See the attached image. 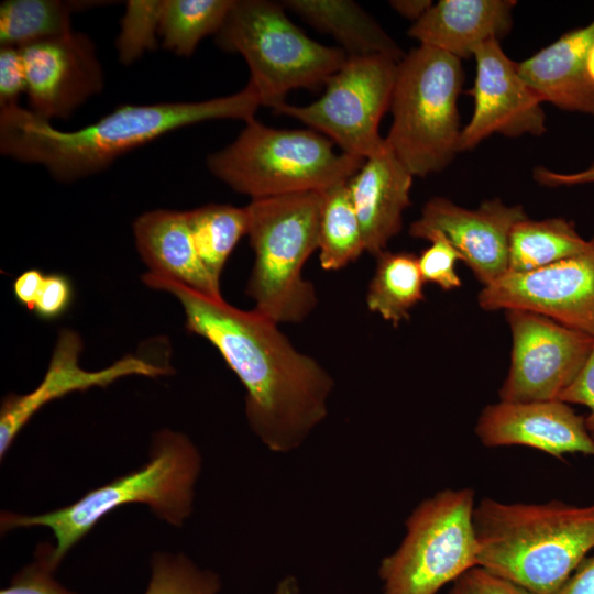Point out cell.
I'll use <instances>...</instances> for the list:
<instances>
[{"label":"cell","mask_w":594,"mask_h":594,"mask_svg":"<svg viewBox=\"0 0 594 594\" xmlns=\"http://www.w3.org/2000/svg\"><path fill=\"white\" fill-rule=\"evenodd\" d=\"M143 282L172 294L184 309L187 330L222 355L245 388L249 426L268 450L298 449L324 420L333 378L298 351L276 322L163 276L146 273Z\"/></svg>","instance_id":"obj_1"},{"label":"cell","mask_w":594,"mask_h":594,"mask_svg":"<svg viewBox=\"0 0 594 594\" xmlns=\"http://www.w3.org/2000/svg\"><path fill=\"white\" fill-rule=\"evenodd\" d=\"M260 107L258 95L248 82L238 92L201 101L122 105L89 125L64 131L18 105L0 109V152L70 183L105 170L169 132L211 120L245 123Z\"/></svg>","instance_id":"obj_2"},{"label":"cell","mask_w":594,"mask_h":594,"mask_svg":"<svg viewBox=\"0 0 594 594\" xmlns=\"http://www.w3.org/2000/svg\"><path fill=\"white\" fill-rule=\"evenodd\" d=\"M477 566L534 594H556L594 549V504H475Z\"/></svg>","instance_id":"obj_3"},{"label":"cell","mask_w":594,"mask_h":594,"mask_svg":"<svg viewBox=\"0 0 594 594\" xmlns=\"http://www.w3.org/2000/svg\"><path fill=\"white\" fill-rule=\"evenodd\" d=\"M201 457L185 435L161 430L152 443L150 460L138 470L87 492L75 503L38 515L3 512L2 532L16 528L52 530L48 562L55 570L68 551L107 514L129 504H145L162 520L180 527L190 516Z\"/></svg>","instance_id":"obj_4"},{"label":"cell","mask_w":594,"mask_h":594,"mask_svg":"<svg viewBox=\"0 0 594 594\" xmlns=\"http://www.w3.org/2000/svg\"><path fill=\"white\" fill-rule=\"evenodd\" d=\"M321 206L322 191L252 199L246 206L254 264L245 293L254 310L277 324L302 322L317 306L302 268L319 249Z\"/></svg>","instance_id":"obj_5"},{"label":"cell","mask_w":594,"mask_h":594,"mask_svg":"<svg viewBox=\"0 0 594 594\" xmlns=\"http://www.w3.org/2000/svg\"><path fill=\"white\" fill-rule=\"evenodd\" d=\"M311 129H276L255 118L237 139L207 156L209 172L252 199L324 189L349 180L364 158L338 153Z\"/></svg>","instance_id":"obj_6"},{"label":"cell","mask_w":594,"mask_h":594,"mask_svg":"<svg viewBox=\"0 0 594 594\" xmlns=\"http://www.w3.org/2000/svg\"><path fill=\"white\" fill-rule=\"evenodd\" d=\"M461 59L419 45L398 62L387 148L414 177L440 173L461 152Z\"/></svg>","instance_id":"obj_7"},{"label":"cell","mask_w":594,"mask_h":594,"mask_svg":"<svg viewBox=\"0 0 594 594\" xmlns=\"http://www.w3.org/2000/svg\"><path fill=\"white\" fill-rule=\"evenodd\" d=\"M286 11L280 1L234 0L215 35L221 50L242 55L261 106L272 109L294 89L326 84L348 58L340 47L310 38Z\"/></svg>","instance_id":"obj_8"},{"label":"cell","mask_w":594,"mask_h":594,"mask_svg":"<svg viewBox=\"0 0 594 594\" xmlns=\"http://www.w3.org/2000/svg\"><path fill=\"white\" fill-rule=\"evenodd\" d=\"M473 490L447 488L424 499L406 520L398 548L378 574L383 594H436L477 566Z\"/></svg>","instance_id":"obj_9"},{"label":"cell","mask_w":594,"mask_h":594,"mask_svg":"<svg viewBox=\"0 0 594 594\" xmlns=\"http://www.w3.org/2000/svg\"><path fill=\"white\" fill-rule=\"evenodd\" d=\"M398 62L383 55L348 56L326 81L324 94L307 106L283 103L276 113L295 118L364 160L387 151L380 122L391 108Z\"/></svg>","instance_id":"obj_10"},{"label":"cell","mask_w":594,"mask_h":594,"mask_svg":"<svg viewBox=\"0 0 594 594\" xmlns=\"http://www.w3.org/2000/svg\"><path fill=\"white\" fill-rule=\"evenodd\" d=\"M505 314L513 346L499 400L558 399L590 355L594 336L528 310Z\"/></svg>","instance_id":"obj_11"},{"label":"cell","mask_w":594,"mask_h":594,"mask_svg":"<svg viewBox=\"0 0 594 594\" xmlns=\"http://www.w3.org/2000/svg\"><path fill=\"white\" fill-rule=\"evenodd\" d=\"M477 301L484 310H528L594 336V234L578 255L530 272H507L483 286Z\"/></svg>","instance_id":"obj_12"},{"label":"cell","mask_w":594,"mask_h":594,"mask_svg":"<svg viewBox=\"0 0 594 594\" xmlns=\"http://www.w3.org/2000/svg\"><path fill=\"white\" fill-rule=\"evenodd\" d=\"M21 50L29 110L52 121L67 120L105 86L102 65L94 41L72 31L38 41Z\"/></svg>","instance_id":"obj_13"},{"label":"cell","mask_w":594,"mask_h":594,"mask_svg":"<svg viewBox=\"0 0 594 594\" xmlns=\"http://www.w3.org/2000/svg\"><path fill=\"white\" fill-rule=\"evenodd\" d=\"M528 218L520 205L508 206L499 198L484 200L476 209L463 208L448 198L433 197L408 230L424 239L441 232L459 251L476 279L487 286L508 272L509 237L514 226Z\"/></svg>","instance_id":"obj_14"},{"label":"cell","mask_w":594,"mask_h":594,"mask_svg":"<svg viewBox=\"0 0 594 594\" xmlns=\"http://www.w3.org/2000/svg\"><path fill=\"white\" fill-rule=\"evenodd\" d=\"M476 75L469 94L473 113L462 128L460 150H471L492 134L508 138L534 136L546 132L541 100L525 82L517 64L503 51L499 41L481 45L473 55Z\"/></svg>","instance_id":"obj_15"},{"label":"cell","mask_w":594,"mask_h":594,"mask_svg":"<svg viewBox=\"0 0 594 594\" xmlns=\"http://www.w3.org/2000/svg\"><path fill=\"white\" fill-rule=\"evenodd\" d=\"M485 447L526 446L562 459L566 453L594 458V439L585 418L560 399L487 405L475 425Z\"/></svg>","instance_id":"obj_16"},{"label":"cell","mask_w":594,"mask_h":594,"mask_svg":"<svg viewBox=\"0 0 594 594\" xmlns=\"http://www.w3.org/2000/svg\"><path fill=\"white\" fill-rule=\"evenodd\" d=\"M81 349L79 336L72 330H63L42 382L28 394H10L4 397L0 409L1 459L26 422L46 404L73 392L106 387L121 377H156L167 373L164 367L132 355L124 356L103 370L87 371L81 369L78 362Z\"/></svg>","instance_id":"obj_17"},{"label":"cell","mask_w":594,"mask_h":594,"mask_svg":"<svg viewBox=\"0 0 594 594\" xmlns=\"http://www.w3.org/2000/svg\"><path fill=\"white\" fill-rule=\"evenodd\" d=\"M593 44L594 20L517 64L518 72L541 102L594 116V82L586 68Z\"/></svg>","instance_id":"obj_18"},{"label":"cell","mask_w":594,"mask_h":594,"mask_svg":"<svg viewBox=\"0 0 594 594\" xmlns=\"http://www.w3.org/2000/svg\"><path fill=\"white\" fill-rule=\"evenodd\" d=\"M413 179L387 148L382 155L366 158L348 180L367 253L377 256L384 252L402 230L404 212L411 204Z\"/></svg>","instance_id":"obj_19"},{"label":"cell","mask_w":594,"mask_h":594,"mask_svg":"<svg viewBox=\"0 0 594 594\" xmlns=\"http://www.w3.org/2000/svg\"><path fill=\"white\" fill-rule=\"evenodd\" d=\"M516 4L514 0H440L410 26L408 35L419 45L470 58L481 45L510 31Z\"/></svg>","instance_id":"obj_20"},{"label":"cell","mask_w":594,"mask_h":594,"mask_svg":"<svg viewBox=\"0 0 594 594\" xmlns=\"http://www.w3.org/2000/svg\"><path fill=\"white\" fill-rule=\"evenodd\" d=\"M133 233L148 273L173 279L207 297L222 298L220 283L198 255L187 211H147L136 218Z\"/></svg>","instance_id":"obj_21"},{"label":"cell","mask_w":594,"mask_h":594,"mask_svg":"<svg viewBox=\"0 0 594 594\" xmlns=\"http://www.w3.org/2000/svg\"><path fill=\"white\" fill-rule=\"evenodd\" d=\"M310 26L331 35L348 56L383 55L399 62L406 53L352 0H282Z\"/></svg>","instance_id":"obj_22"},{"label":"cell","mask_w":594,"mask_h":594,"mask_svg":"<svg viewBox=\"0 0 594 594\" xmlns=\"http://www.w3.org/2000/svg\"><path fill=\"white\" fill-rule=\"evenodd\" d=\"M587 243L574 223L565 218H526L510 232L508 272H530L548 266L580 254Z\"/></svg>","instance_id":"obj_23"},{"label":"cell","mask_w":594,"mask_h":594,"mask_svg":"<svg viewBox=\"0 0 594 594\" xmlns=\"http://www.w3.org/2000/svg\"><path fill=\"white\" fill-rule=\"evenodd\" d=\"M424 285L418 256L406 251L385 250L376 256L375 272L365 297L366 306L397 327L408 320L410 310L424 300Z\"/></svg>","instance_id":"obj_24"},{"label":"cell","mask_w":594,"mask_h":594,"mask_svg":"<svg viewBox=\"0 0 594 594\" xmlns=\"http://www.w3.org/2000/svg\"><path fill=\"white\" fill-rule=\"evenodd\" d=\"M92 1L6 0L0 4V45L23 47L73 31L72 14Z\"/></svg>","instance_id":"obj_25"},{"label":"cell","mask_w":594,"mask_h":594,"mask_svg":"<svg viewBox=\"0 0 594 594\" xmlns=\"http://www.w3.org/2000/svg\"><path fill=\"white\" fill-rule=\"evenodd\" d=\"M318 250L320 266L324 271L341 270L365 251L348 180L322 191Z\"/></svg>","instance_id":"obj_26"},{"label":"cell","mask_w":594,"mask_h":594,"mask_svg":"<svg viewBox=\"0 0 594 594\" xmlns=\"http://www.w3.org/2000/svg\"><path fill=\"white\" fill-rule=\"evenodd\" d=\"M187 213L198 255L211 276L220 282L230 254L240 239L248 235V208L209 204Z\"/></svg>","instance_id":"obj_27"},{"label":"cell","mask_w":594,"mask_h":594,"mask_svg":"<svg viewBox=\"0 0 594 594\" xmlns=\"http://www.w3.org/2000/svg\"><path fill=\"white\" fill-rule=\"evenodd\" d=\"M234 0H164L158 35L162 46L184 57L222 28Z\"/></svg>","instance_id":"obj_28"},{"label":"cell","mask_w":594,"mask_h":594,"mask_svg":"<svg viewBox=\"0 0 594 594\" xmlns=\"http://www.w3.org/2000/svg\"><path fill=\"white\" fill-rule=\"evenodd\" d=\"M151 580L144 594H217L218 575L199 569L184 554L155 553Z\"/></svg>","instance_id":"obj_29"},{"label":"cell","mask_w":594,"mask_h":594,"mask_svg":"<svg viewBox=\"0 0 594 594\" xmlns=\"http://www.w3.org/2000/svg\"><path fill=\"white\" fill-rule=\"evenodd\" d=\"M164 0H129L116 41L118 59L131 65L157 46Z\"/></svg>","instance_id":"obj_30"},{"label":"cell","mask_w":594,"mask_h":594,"mask_svg":"<svg viewBox=\"0 0 594 594\" xmlns=\"http://www.w3.org/2000/svg\"><path fill=\"white\" fill-rule=\"evenodd\" d=\"M425 240L430 241L418 256V265L425 283H432L449 292L461 287L462 282L455 265L462 261L459 251L439 231L430 232Z\"/></svg>","instance_id":"obj_31"},{"label":"cell","mask_w":594,"mask_h":594,"mask_svg":"<svg viewBox=\"0 0 594 594\" xmlns=\"http://www.w3.org/2000/svg\"><path fill=\"white\" fill-rule=\"evenodd\" d=\"M47 554L48 544H40L33 563L21 570L0 594H75L54 580Z\"/></svg>","instance_id":"obj_32"},{"label":"cell","mask_w":594,"mask_h":594,"mask_svg":"<svg viewBox=\"0 0 594 594\" xmlns=\"http://www.w3.org/2000/svg\"><path fill=\"white\" fill-rule=\"evenodd\" d=\"M26 92V74L21 50L13 46L0 48V109L19 105Z\"/></svg>","instance_id":"obj_33"},{"label":"cell","mask_w":594,"mask_h":594,"mask_svg":"<svg viewBox=\"0 0 594 594\" xmlns=\"http://www.w3.org/2000/svg\"><path fill=\"white\" fill-rule=\"evenodd\" d=\"M74 289L70 279L59 273L45 275L33 311L42 320H55L72 305Z\"/></svg>","instance_id":"obj_34"},{"label":"cell","mask_w":594,"mask_h":594,"mask_svg":"<svg viewBox=\"0 0 594 594\" xmlns=\"http://www.w3.org/2000/svg\"><path fill=\"white\" fill-rule=\"evenodd\" d=\"M448 594H534L481 566H474L452 584Z\"/></svg>","instance_id":"obj_35"},{"label":"cell","mask_w":594,"mask_h":594,"mask_svg":"<svg viewBox=\"0 0 594 594\" xmlns=\"http://www.w3.org/2000/svg\"><path fill=\"white\" fill-rule=\"evenodd\" d=\"M558 399L587 407L590 415L585 424L590 433L594 431V343L582 369Z\"/></svg>","instance_id":"obj_36"},{"label":"cell","mask_w":594,"mask_h":594,"mask_svg":"<svg viewBox=\"0 0 594 594\" xmlns=\"http://www.w3.org/2000/svg\"><path fill=\"white\" fill-rule=\"evenodd\" d=\"M535 180L547 187H569L594 183V163L586 169L560 173L546 167H537L534 170Z\"/></svg>","instance_id":"obj_37"},{"label":"cell","mask_w":594,"mask_h":594,"mask_svg":"<svg viewBox=\"0 0 594 594\" xmlns=\"http://www.w3.org/2000/svg\"><path fill=\"white\" fill-rule=\"evenodd\" d=\"M45 275L36 268L21 273L13 282V295L16 301L33 311Z\"/></svg>","instance_id":"obj_38"},{"label":"cell","mask_w":594,"mask_h":594,"mask_svg":"<svg viewBox=\"0 0 594 594\" xmlns=\"http://www.w3.org/2000/svg\"><path fill=\"white\" fill-rule=\"evenodd\" d=\"M556 594H594V554L582 561Z\"/></svg>","instance_id":"obj_39"},{"label":"cell","mask_w":594,"mask_h":594,"mask_svg":"<svg viewBox=\"0 0 594 594\" xmlns=\"http://www.w3.org/2000/svg\"><path fill=\"white\" fill-rule=\"evenodd\" d=\"M391 7L402 16L418 21L433 4L431 0H393Z\"/></svg>","instance_id":"obj_40"},{"label":"cell","mask_w":594,"mask_h":594,"mask_svg":"<svg viewBox=\"0 0 594 594\" xmlns=\"http://www.w3.org/2000/svg\"><path fill=\"white\" fill-rule=\"evenodd\" d=\"M274 594H299L298 582L294 576L284 578L278 584Z\"/></svg>","instance_id":"obj_41"},{"label":"cell","mask_w":594,"mask_h":594,"mask_svg":"<svg viewBox=\"0 0 594 594\" xmlns=\"http://www.w3.org/2000/svg\"><path fill=\"white\" fill-rule=\"evenodd\" d=\"M586 68L590 79L594 82V44L587 55Z\"/></svg>","instance_id":"obj_42"},{"label":"cell","mask_w":594,"mask_h":594,"mask_svg":"<svg viewBox=\"0 0 594 594\" xmlns=\"http://www.w3.org/2000/svg\"><path fill=\"white\" fill-rule=\"evenodd\" d=\"M591 435H592V437H593V439H594V431H593V432H591Z\"/></svg>","instance_id":"obj_43"}]
</instances>
